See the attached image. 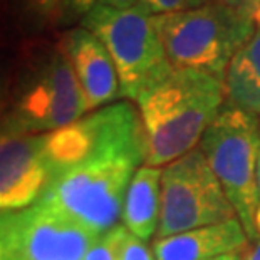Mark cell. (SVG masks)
I'll return each mask as SVG.
<instances>
[{
  "instance_id": "13",
  "label": "cell",
  "mask_w": 260,
  "mask_h": 260,
  "mask_svg": "<svg viewBox=\"0 0 260 260\" xmlns=\"http://www.w3.org/2000/svg\"><path fill=\"white\" fill-rule=\"evenodd\" d=\"M161 175L163 170L141 167L128 185L123 207L124 226L141 240L156 234L161 213Z\"/></svg>"
},
{
  "instance_id": "1",
  "label": "cell",
  "mask_w": 260,
  "mask_h": 260,
  "mask_svg": "<svg viewBox=\"0 0 260 260\" xmlns=\"http://www.w3.org/2000/svg\"><path fill=\"white\" fill-rule=\"evenodd\" d=\"M138 101L145 128L146 167L176 161L195 149L225 104L223 79L191 69H173Z\"/></svg>"
},
{
  "instance_id": "23",
  "label": "cell",
  "mask_w": 260,
  "mask_h": 260,
  "mask_svg": "<svg viewBox=\"0 0 260 260\" xmlns=\"http://www.w3.org/2000/svg\"><path fill=\"white\" fill-rule=\"evenodd\" d=\"M9 22H10V17H9L7 0H0V42L5 39V29H7Z\"/></svg>"
},
{
  "instance_id": "27",
  "label": "cell",
  "mask_w": 260,
  "mask_h": 260,
  "mask_svg": "<svg viewBox=\"0 0 260 260\" xmlns=\"http://www.w3.org/2000/svg\"><path fill=\"white\" fill-rule=\"evenodd\" d=\"M257 183H258V197H260V149H258V165H257Z\"/></svg>"
},
{
  "instance_id": "15",
  "label": "cell",
  "mask_w": 260,
  "mask_h": 260,
  "mask_svg": "<svg viewBox=\"0 0 260 260\" xmlns=\"http://www.w3.org/2000/svg\"><path fill=\"white\" fill-rule=\"evenodd\" d=\"M64 0H7L10 22L22 30L60 24Z\"/></svg>"
},
{
  "instance_id": "10",
  "label": "cell",
  "mask_w": 260,
  "mask_h": 260,
  "mask_svg": "<svg viewBox=\"0 0 260 260\" xmlns=\"http://www.w3.org/2000/svg\"><path fill=\"white\" fill-rule=\"evenodd\" d=\"M51 183L44 135L0 133V212L32 207Z\"/></svg>"
},
{
  "instance_id": "2",
  "label": "cell",
  "mask_w": 260,
  "mask_h": 260,
  "mask_svg": "<svg viewBox=\"0 0 260 260\" xmlns=\"http://www.w3.org/2000/svg\"><path fill=\"white\" fill-rule=\"evenodd\" d=\"M84 94L60 47L27 42L14 60L12 91L0 133L41 135L79 121Z\"/></svg>"
},
{
  "instance_id": "4",
  "label": "cell",
  "mask_w": 260,
  "mask_h": 260,
  "mask_svg": "<svg viewBox=\"0 0 260 260\" xmlns=\"http://www.w3.org/2000/svg\"><path fill=\"white\" fill-rule=\"evenodd\" d=\"M145 154L123 153L94 159L52 180L41 203L62 213L96 235L119 225L124 197Z\"/></svg>"
},
{
  "instance_id": "17",
  "label": "cell",
  "mask_w": 260,
  "mask_h": 260,
  "mask_svg": "<svg viewBox=\"0 0 260 260\" xmlns=\"http://www.w3.org/2000/svg\"><path fill=\"white\" fill-rule=\"evenodd\" d=\"M210 2H212V0H140V5L148 14H151L153 17H156V15L195 10V9H200Z\"/></svg>"
},
{
  "instance_id": "21",
  "label": "cell",
  "mask_w": 260,
  "mask_h": 260,
  "mask_svg": "<svg viewBox=\"0 0 260 260\" xmlns=\"http://www.w3.org/2000/svg\"><path fill=\"white\" fill-rule=\"evenodd\" d=\"M217 2L260 25V0H217Z\"/></svg>"
},
{
  "instance_id": "8",
  "label": "cell",
  "mask_w": 260,
  "mask_h": 260,
  "mask_svg": "<svg viewBox=\"0 0 260 260\" xmlns=\"http://www.w3.org/2000/svg\"><path fill=\"white\" fill-rule=\"evenodd\" d=\"M234 218H237L235 208L200 148L163 170L158 239Z\"/></svg>"
},
{
  "instance_id": "16",
  "label": "cell",
  "mask_w": 260,
  "mask_h": 260,
  "mask_svg": "<svg viewBox=\"0 0 260 260\" xmlns=\"http://www.w3.org/2000/svg\"><path fill=\"white\" fill-rule=\"evenodd\" d=\"M126 230L124 225H116L113 230L101 235L86 253L84 260H119V245Z\"/></svg>"
},
{
  "instance_id": "26",
  "label": "cell",
  "mask_w": 260,
  "mask_h": 260,
  "mask_svg": "<svg viewBox=\"0 0 260 260\" xmlns=\"http://www.w3.org/2000/svg\"><path fill=\"white\" fill-rule=\"evenodd\" d=\"M255 230H257V234H260V205H258L257 213H255Z\"/></svg>"
},
{
  "instance_id": "22",
  "label": "cell",
  "mask_w": 260,
  "mask_h": 260,
  "mask_svg": "<svg viewBox=\"0 0 260 260\" xmlns=\"http://www.w3.org/2000/svg\"><path fill=\"white\" fill-rule=\"evenodd\" d=\"M99 5H106V7L118 9V10H128L136 7L140 0H98Z\"/></svg>"
},
{
  "instance_id": "6",
  "label": "cell",
  "mask_w": 260,
  "mask_h": 260,
  "mask_svg": "<svg viewBox=\"0 0 260 260\" xmlns=\"http://www.w3.org/2000/svg\"><path fill=\"white\" fill-rule=\"evenodd\" d=\"M81 27L108 49L118 71L121 98L138 99L173 71L154 17L140 4L128 10L96 4L81 19Z\"/></svg>"
},
{
  "instance_id": "18",
  "label": "cell",
  "mask_w": 260,
  "mask_h": 260,
  "mask_svg": "<svg viewBox=\"0 0 260 260\" xmlns=\"http://www.w3.org/2000/svg\"><path fill=\"white\" fill-rule=\"evenodd\" d=\"M119 260H156L145 240L126 230L119 245Z\"/></svg>"
},
{
  "instance_id": "7",
  "label": "cell",
  "mask_w": 260,
  "mask_h": 260,
  "mask_svg": "<svg viewBox=\"0 0 260 260\" xmlns=\"http://www.w3.org/2000/svg\"><path fill=\"white\" fill-rule=\"evenodd\" d=\"M44 151L52 180L94 159L123 153H148L140 111L116 103L86 114L76 123L44 135Z\"/></svg>"
},
{
  "instance_id": "20",
  "label": "cell",
  "mask_w": 260,
  "mask_h": 260,
  "mask_svg": "<svg viewBox=\"0 0 260 260\" xmlns=\"http://www.w3.org/2000/svg\"><path fill=\"white\" fill-rule=\"evenodd\" d=\"M98 4V0H64L60 24H71L77 19H82Z\"/></svg>"
},
{
  "instance_id": "14",
  "label": "cell",
  "mask_w": 260,
  "mask_h": 260,
  "mask_svg": "<svg viewBox=\"0 0 260 260\" xmlns=\"http://www.w3.org/2000/svg\"><path fill=\"white\" fill-rule=\"evenodd\" d=\"M225 104L260 114V25L226 68Z\"/></svg>"
},
{
  "instance_id": "5",
  "label": "cell",
  "mask_w": 260,
  "mask_h": 260,
  "mask_svg": "<svg viewBox=\"0 0 260 260\" xmlns=\"http://www.w3.org/2000/svg\"><path fill=\"white\" fill-rule=\"evenodd\" d=\"M235 208L248 240H258L255 213L260 205L257 165L260 119L257 114L223 104L198 146Z\"/></svg>"
},
{
  "instance_id": "9",
  "label": "cell",
  "mask_w": 260,
  "mask_h": 260,
  "mask_svg": "<svg viewBox=\"0 0 260 260\" xmlns=\"http://www.w3.org/2000/svg\"><path fill=\"white\" fill-rule=\"evenodd\" d=\"M99 237L41 202L0 212V260H84Z\"/></svg>"
},
{
  "instance_id": "19",
  "label": "cell",
  "mask_w": 260,
  "mask_h": 260,
  "mask_svg": "<svg viewBox=\"0 0 260 260\" xmlns=\"http://www.w3.org/2000/svg\"><path fill=\"white\" fill-rule=\"evenodd\" d=\"M12 76H14V62H10V60L5 59V56L0 54V124H2L10 104Z\"/></svg>"
},
{
  "instance_id": "3",
  "label": "cell",
  "mask_w": 260,
  "mask_h": 260,
  "mask_svg": "<svg viewBox=\"0 0 260 260\" xmlns=\"http://www.w3.org/2000/svg\"><path fill=\"white\" fill-rule=\"evenodd\" d=\"M154 22L171 68L198 71L220 79L257 29L255 22L217 0L195 10L156 15Z\"/></svg>"
},
{
  "instance_id": "12",
  "label": "cell",
  "mask_w": 260,
  "mask_h": 260,
  "mask_svg": "<svg viewBox=\"0 0 260 260\" xmlns=\"http://www.w3.org/2000/svg\"><path fill=\"white\" fill-rule=\"evenodd\" d=\"M248 237L239 218L202 226L167 239L153 245L156 260H212L225 253L243 250Z\"/></svg>"
},
{
  "instance_id": "25",
  "label": "cell",
  "mask_w": 260,
  "mask_h": 260,
  "mask_svg": "<svg viewBox=\"0 0 260 260\" xmlns=\"http://www.w3.org/2000/svg\"><path fill=\"white\" fill-rule=\"evenodd\" d=\"M245 260H260V239L255 240V243H253V247L248 250Z\"/></svg>"
},
{
  "instance_id": "11",
  "label": "cell",
  "mask_w": 260,
  "mask_h": 260,
  "mask_svg": "<svg viewBox=\"0 0 260 260\" xmlns=\"http://www.w3.org/2000/svg\"><path fill=\"white\" fill-rule=\"evenodd\" d=\"M57 46L68 57L84 94L87 113L121 98L119 77L108 49L84 27L64 32Z\"/></svg>"
},
{
  "instance_id": "24",
  "label": "cell",
  "mask_w": 260,
  "mask_h": 260,
  "mask_svg": "<svg viewBox=\"0 0 260 260\" xmlns=\"http://www.w3.org/2000/svg\"><path fill=\"white\" fill-rule=\"evenodd\" d=\"M212 260H245V255H243V250H237V252L225 253V255L215 257Z\"/></svg>"
}]
</instances>
